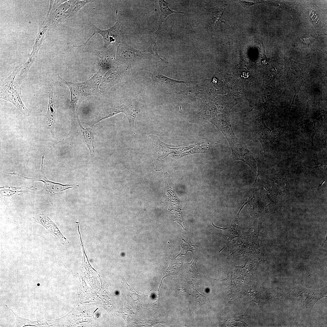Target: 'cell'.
Wrapping results in <instances>:
<instances>
[{"mask_svg":"<svg viewBox=\"0 0 327 327\" xmlns=\"http://www.w3.org/2000/svg\"><path fill=\"white\" fill-rule=\"evenodd\" d=\"M77 121L80 127L84 141L89 149L90 154L91 155L93 156L94 153V147L92 130L94 124H93L88 128H84L82 127L79 119Z\"/></svg>","mask_w":327,"mask_h":327,"instance_id":"obj_15","label":"cell"},{"mask_svg":"<svg viewBox=\"0 0 327 327\" xmlns=\"http://www.w3.org/2000/svg\"><path fill=\"white\" fill-rule=\"evenodd\" d=\"M181 250L178 256L181 255L186 254L187 251L191 250L192 248L186 243L185 241L183 240L181 242Z\"/></svg>","mask_w":327,"mask_h":327,"instance_id":"obj_26","label":"cell"},{"mask_svg":"<svg viewBox=\"0 0 327 327\" xmlns=\"http://www.w3.org/2000/svg\"><path fill=\"white\" fill-rule=\"evenodd\" d=\"M197 261V260L194 259L193 258L191 263L188 264L189 265L191 272L194 273L195 272V274L197 272L196 269V264Z\"/></svg>","mask_w":327,"mask_h":327,"instance_id":"obj_27","label":"cell"},{"mask_svg":"<svg viewBox=\"0 0 327 327\" xmlns=\"http://www.w3.org/2000/svg\"><path fill=\"white\" fill-rule=\"evenodd\" d=\"M43 167V164H41V167ZM32 178H30V179H32Z\"/></svg>","mask_w":327,"mask_h":327,"instance_id":"obj_28","label":"cell"},{"mask_svg":"<svg viewBox=\"0 0 327 327\" xmlns=\"http://www.w3.org/2000/svg\"><path fill=\"white\" fill-rule=\"evenodd\" d=\"M253 126L264 152L265 153L268 152L269 144L271 143L272 130L265 124L262 118L256 120Z\"/></svg>","mask_w":327,"mask_h":327,"instance_id":"obj_6","label":"cell"},{"mask_svg":"<svg viewBox=\"0 0 327 327\" xmlns=\"http://www.w3.org/2000/svg\"><path fill=\"white\" fill-rule=\"evenodd\" d=\"M126 107V104L117 106H109L103 109L95 124L106 118L112 117L118 113L125 114Z\"/></svg>","mask_w":327,"mask_h":327,"instance_id":"obj_12","label":"cell"},{"mask_svg":"<svg viewBox=\"0 0 327 327\" xmlns=\"http://www.w3.org/2000/svg\"><path fill=\"white\" fill-rule=\"evenodd\" d=\"M158 34L155 32L151 44L147 50L152 56L155 57L158 59L166 62L165 60H164L159 55L157 52L156 40Z\"/></svg>","mask_w":327,"mask_h":327,"instance_id":"obj_21","label":"cell"},{"mask_svg":"<svg viewBox=\"0 0 327 327\" xmlns=\"http://www.w3.org/2000/svg\"><path fill=\"white\" fill-rule=\"evenodd\" d=\"M152 56L147 51L136 49L122 41L119 44L116 52L115 63L118 64L135 61L141 59L150 58Z\"/></svg>","mask_w":327,"mask_h":327,"instance_id":"obj_2","label":"cell"},{"mask_svg":"<svg viewBox=\"0 0 327 327\" xmlns=\"http://www.w3.org/2000/svg\"><path fill=\"white\" fill-rule=\"evenodd\" d=\"M268 177L270 180L282 187L284 188H289V186L286 177L282 171Z\"/></svg>","mask_w":327,"mask_h":327,"instance_id":"obj_20","label":"cell"},{"mask_svg":"<svg viewBox=\"0 0 327 327\" xmlns=\"http://www.w3.org/2000/svg\"><path fill=\"white\" fill-rule=\"evenodd\" d=\"M158 2L160 8V14L158 21V28L156 32L158 33H159L160 30L163 23L168 15L173 13H184V12H176L170 9L168 6L169 3L164 0H159Z\"/></svg>","mask_w":327,"mask_h":327,"instance_id":"obj_16","label":"cell"},{"mask_svg":"<svg viewBox=\"0 0 327 327\" xmlns=\"http://www.w3.org/2000/svg\"><path fill=\"white\" fill-rule=\"evenodd\" d=\"M118 11H116V19L114 25L110 28L105 30H101L98 28L94 25L93 27V33L88 40L81 46L86 44L89 40L94 34H99L102 37L104 46L103 50L106 49L107 47L111 44L118 45L122 41V35L120 29L119 20L117 16Z\"/></svg>","mask_w":327,"mask_h":327,"instance_id":"obj_3","label":"cell"},{"mask_svg":"<svg viewBox=\"0 0 327 327\" xmlns=\"http://www.w3.org/2000/svg\"><path fill=\"white\" fill-rule=\"evenodd\" d=\"M287 129V126L284 125L276 130L272 131L271 133V143L282 135Z\"/></svg>","mask_w":327,"mask_h":327,"instance_id":"obj_22","label":"cell"},{"mask_svg":"<svg viewBox=\"0 0 327 327\" xmlns=\"http://www.w3.org/2000/svg\"><path fill=\"white\" fill-rule=\"evenodd\" d=\"M116 63L103 75L99 86V93L107 91L112 86L120 82L127 73L125 68H123Z\"/></svg>","mask_w":327,"mask_h":327,"instance_id":"obj_4","label":"cell"},{"mask_svg":"<svg viewBox=\"0 0 327 327\" xmlns=\"http://www.w3.org/2000/svg\"><path fill=\"white\" fill-rule=\"evenodd\" d=\"M11 310L13 312V311L11 309ZM14 314L15 317L16 319V325L15 327H21L23 326V325H31L32 322H31L30 320H29L26 319H24L20 318L13 312Z\"/></svg>","mask_w":327,"mask_h":327,"instance_id":"obj_24","label":"cell"},{"mask_svg":"<svg viewBox=\"0 0 327 327\" xmlns=\"http://www.w3.org/2000/svg\"><path fill=\"white\" fill-rule=\"evenodd\" d=\"M55 84H51L49 90V104L47 113L48 122L51 127V131L54 135V130L56 119V110L54 98V89Z\"/></svg>","mask_w":327,"mask_h":327,"instance_id":"obj_10","label":"cell"},{"mask_svg":"<svg viewBox=\"0 0 327 327\" xmlns=\"http://www.w3.org/2000/svg\"><path fill=\"white\" fill-rule=\"evenodd\" d=\"M152 78L155 81L167 85L171 86L180 83H186L184 81L175 80L158 73L153 74Z\"/></svg>","mask_w":327,"mask_h":327,"instance_id":"obj_18","label":"cell"},{"mask_svg":"<svg viewBox=\"0 0 327 327\" xmlns=\"http://www.w3.org/2000/svg\"><path fill=\"white\" fill-rule=\"evenodd\" d=\"M41 181L45 183V189L49 192H58L74 187V186L72 187L73 185H64L52 182L47 180L45 176L43 177Z\"/></svg>","mask_w":327,"mask_h":327,"instance_id":"obj_17","label":"cell"},{"mask_svg":"<svg viewBox=\"0 0 327 327\" xmlns=\"http://www.w3.org/2000/svg\"><path fill=\"white\" fill-rule=\"evenodd\" d=\"M140 111V107L137 102L131 101L127 103V111L125 115L128 119L130 128L133 130L136 118Z\"/></svg>","mask_w":327,"mask_h":327,"instance_id":"obj_14","label":"cell"},{"mask_svg":"<svg viewBox=\"0 0 327 327\" xmlns=\"http://www.w3.org/2000/svg\"><path fill=\"white\" fill-rule=\"evenodd\" d=\"M213 279L220 281L224 286L225 292H230L232 289V283L231 279V277H230L228 275L225 279Z\"/></svg>","mask_w":327,"mask_h":327,"instance_id":"obj_23","label":"cell"},{"mask_svg":"<svg viewBox=\"0 0 327 327\" xmlns=\"http://www.w3.org/2000/svg\"><path fill=\"white\" fill-rule=\"evenodd\" d=\"M262 188L261 185L258 183L256 179L254 183L247 190L245 194L242 201L238 213H239L241 210L245 205L258 196Z\"/></svg>","mask_w":327,"mask_h":327,"instance_id":"obj_13","label":"cell"},{"mask_svg":"<svg viewBox=\"0 0 327 327\" xmlns=\"http://www.w3.org/2000/svg\"><path fill=\"white\" fill-rule=\"evenodd\" d=\"M132 313V311L130 310L126 306L125 304H124L123 309L121 312H120L121 316L126 321Z\"/></svg>","mask_w":327,"mask_h":327,"instance_id":"obj_25","label":"cell"},{"mask_svg":"<svg viewBox=\"0 0 327 327\" xmlns=\"http://www.w3.org/2000/svg\"><path fill=\"white\" fill-rule=\"evenodd\" d=\"M219 130L225 136L228 142L232 141L237 145L241 142L235 135L230 123L220 128Z\"/></svg>","mask_w":327,"mask_h":327,"instance_id":"obj_19","label":"cell"},{"mask_svg":"<svg viewBox=\"0 0 327 327\" xmlns=\"http://www.w3.org/2000/svg\"><path fill=\"white\" fill-rule=\"evenodd\" d=\"M238 147L240 152L241 160L248 165L254 172L257 173L256 162L253 153L249 150L246 145L242 144L241 142L238 145Z\"/></svg>","mask_w":327,"mask_h":327,"instance_id":"obj_11","label":"cell"},{"mask_svg":"<svg viewBox=\"0 0 327 327\" xmlns=\"http://www.w3.org/2000/svg\"><path fill=\"white\" fill-rule=\"evenodd\" d=\"M227 5H217L210 8H205V14L208 26L211 30L213 29L223 15Z\"/></svg>","mask_w":327,"mask_h":327,"instance_id":"obj_9","label":"cell"},{"mask_svg":"<svg viewBox=\"0 0 327 327\" xmlns=\"http://www.w3.org/2000/svg\"><path fill=\"white\" fill-rule=\"evenodd\" d=\"M118 45L113 44L108 49L98 51V56L100 58V68L99 70L104 74L109 70L115 63L116 52Z\"/></svg>","mask_w":327,"mask_h":327,"instance_id":"obj_7","label":"cell"},{"mask_svg":"<svg viewBox=\"0 0 327 327\" xmlns=\"http://www.w3.org/2000/svg\"><path fill=\"white\" fill-rule=\"evenodd\" d=\"M36 221L43 225L49 233L57 238L62 244L69 243L68 240L61 233L56 224L45 214H41L38 215Z\"/></svg>","mask_w":327,"mask_h":327,"instance_id":"obj_8","label":"cell"},{"mask_svg":"<svg viewBox=\"0 0 327 327\" xmlns=\"http://www.w3.org/2000/svg\"><path fill=\"white\" fill-rule=\"evenodd\" d=\"M59 78L69 88L71 93L70 114L74 115L77 114V105L79 104L84 97L88 94L83 83H75L65 81L58 74Z\"/></svg>","mask_w":327,"mask_h":327,"instance_id":"obj_5","label":"cell"},{"mask_svg":"<svg viewBox=\"0 0 327 327\" xmlns=\"http://www.w3.org/2000/svg\"><path fill=\"white\" fill-rule=\"evenodd\" d=\"M19 69L15 70L2 83L0 98L13 104L24 115L29 116L31 112L26 107L20 96L21 88L14 84L15 78Z\"/></svg>","mask_w":327,"mask_h":327,"instance_id":"obj_1","label":"cell"}]
</instances>
